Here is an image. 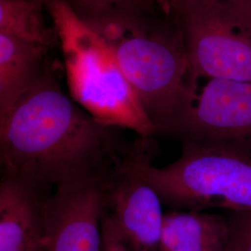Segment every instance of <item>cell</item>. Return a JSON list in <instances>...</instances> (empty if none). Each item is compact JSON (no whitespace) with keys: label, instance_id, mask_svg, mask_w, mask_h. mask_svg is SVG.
Returning a JSON list of instances; mask_svg holds the SVG:
<instances>
[{"label":"cell","instance_id":"obj_7","mask_svg":"<svg viewBox=\"0 0 251 251\" xmlns=\"http://www.w3.org/2000/svg\"><path fill=\"white\" fill-rule=\"evenodd\" d=\"M112 167L64 179L56 185L53 195L45 198L47 251H101Z\"/></svg>","mask_w":251,"mask_h":251},{"label":"cell","instance_id":"obj_16","mask_svg":"<svg viewBox=\"0 0 251 251\" xmlns=\"http://www.w3.org/2000/svg\"><path fill=\"white\" fill-rule=\"evenodd\" d=\"M158 7L161 9L164 14L167 16H173L174 9L176 8V5L178 4L179 0H154Z\"/></svg>","mask_w":251,"mask_h":251},{"label":"cell","instance_id":"obj_2","mask_svg":"<svg viewBox=\"0 0 251 251\" xmlns=\"http://www.w3.org/2000/svg\"><path fill=\"white\" fill-rule=\"evenodd\" d=\"M63 51L72 100L97 122L156 134L143 104L107 41L74 11L66 0H43Z\"/></svg>","mask_w":251,"mask_h":251},{"label":"cell","instance_id":"obj_4","mask_svg":"<svg viewBox=\"0 0 251 251\" xmlns=\"http://www.w3.org/2000/svg\"><path fill=\"white\" fill-rule=\"evenodd\" d=\"M144 175L163 205L174 210L251 211V154L223 147L182 144L176 161Z\"/></svg>","mask_w":251,"mask_h":251},{"label":"cell","instance_id":"obj_14","mask_svg":"<svg viewBox=\"0 0 251 251\" xmlns=\"http://www.w3.org/2000/svg\"><path fill=\"white\" fill-rule=\"evenodd\" d=\"M230 229L229 251H251V211L225 212Z\"/></svg>","mask_w":251,"mask_h":251},{"label":"cell","instance_id":"obj_11","mask_svg":"<svg viewBox=\"0 0 251 251\" xmlns=\"http://www.w3.org/2000/svg\"><path fill=\"white\" fill-rule=\"evenodd\" d=\"M48 50L0 34V117L6 115L45 70Z\"/></svg>","mask_w":251,"mask_h":251},{"label":"cell","instance_id":"obj_10","mask_svg":"<svg viewBox=\"0 0 251 251\" xmlns=\"http://www.w3.org/2000/svg\"><path fill=\"white\" fill-rule=\"evenodd\" d=\"M229 245L225 214L173 210L164 215L162 251H229Z\"/></svg>","mask_w":251,"mask_h":251},{"label":"cell","instance_id":"obj_1","mask_svg":"<svg viewBox=\"0 0 251 251\" xmlns=\"http://www.w3.org/2000/svg\"><path fill=\"white\" fill-rule=\"evenodd\" d=\"M119 129L97 122L64 94L53 73L45 68L0 117L3 178L41 190L110 168L127 149Z\"/></svg>","mask_w":251,"mask_h":251},{"label":"cell","instance_id":"obj_15","mask_svg":"<svg viewBox=\"0 0 251 251\" xmlns=\"http://www.w3.org/2000/svg\"><path fill=\"white\" fill-rule=\"evenodd\" d=\"M101 251H129L121 239L105 211L102 219V250Z\"/></svg>","mask_w":251,"mask_h":251},{"label":"cell","instance_id":"obj_17","mask_svg":"<svg viewBox=\"0 0 251 251\" xmlns=\"http://www.w3.org/2000/svg\"><path fill=\"white\" fill-rule=\"evenodd\" d=\"M233 2L251 18V0H233Z\"/></svg>","mask_w":251,"mask_h":251},{"label":"cell","instance_id":"obj_6","mask_svg":"<svg viewBox=\"0 0 251 251\" xmlns=\"http://www.w3.org/2000/svg\"><path fill=\"white\" fill-rule=\"evenodd\" d=\"M150 139L139 137L108 175L105 213L129 251H162L163 203L144 171Z\"/></svg>","mask_w":251,"mask_h":251},{"label":"cell","instance_id":"obj_8","mask_svg":"<svg viewBox=\"0 0 251 251\" xmlns=\"http://www.w3.org/2000/svg\"><path fill=\"white\" fill-rule=\"evenodd\" d=\"M171 135L251 154V82L210 79Z\"/></svg>","mask_w":251,"mask_h":251},{"label":"cell","instance_id":"obj_9","mask_svg":"<svg viewBox=\"0 0 251 251\" xmlns=\"http://www.w3.org/2000/svg\"><path fill=\"white\" fill-rule=\"evenodd\" d=\"M41 190L9 178L0 183V251H47Z\"/></svg>","mask_w":251,"mask_h":251},{"label":"cell","instance_id":"obj_3","mask_svg":"<svg viewBox=\"0 0 251 251\" xmlns=\"http://www.w3.org/2000/svg\"><path fill=\"white\" fill-rule=\"evenodd\" d=\"M112 48L156 133L171 135L197 99V77L176 28L148 19L100 35Z\"/></svg>","mask_w":251,"mask_h":251},{"label":"cell","instance_id":"obj_5","mask_svg":"<svg viewBox=\"0 0 251 251\" xmlns=\"http://www.w3.org/2000/svg\"><path fill=\"white\" fill-rule=\"evenodd\" d=\"M172 18L197 78L251 82V18L233 0H179Z\"/></svg>","mask_w":251,"mask_h":251},{"label":"cell","instance_id":"obj_12","mask_svg":"<svg viewBox=\"0 0 251 251\" xmlns=\"http://www.w3.org/2000/svg\"><path fill=\"white\" fill-rule=\"evenodd\" d=\"M74 11L100 35L148 19L154 0H66Z\"/></svg>","mask_w":251,"mask_h":251},{"label":"cell","instance_id":"obj_13","mask_svg":"<svg viewBox=\"0 0 251 251\" xmlns=\"http://www.w3.org/2000/svg\"><path fill=\"white\" fill-rule=\"evenodd\" d=\"M43 8V0H0V34L49 50L58 37L46 25Z\"/></svg>","mask_w":251,"mask_h":251}]
</instances>
